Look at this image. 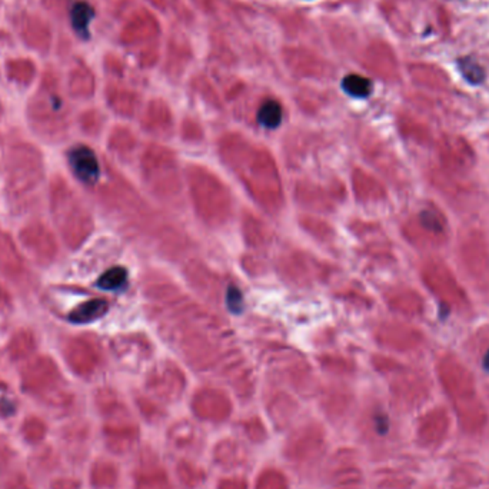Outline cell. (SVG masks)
<instances>
[{"instance_id": "6da1fadb", "label": "cell", "mask_w": 489, "mask_h": 489, "mask_svg": "<svg viewBox=\"0 0 489 489\" xmlns=\"http://www.w3.org/2000/svg\"><path fill=\"white\" fill-rule=\"evenodd\" d=\"M69 162L76 176L85 183H95L99 177V163L92 149L86 146H78L71 151Z\"/></svg>"}, {"instance_id": "8992f818", "label": "cell", "mask_w": 489, "mask_h": 489, "mask_svg": "<svg viewBox=\"0 0 489 489\" xmlns=\"http://www.w3.org/2000/svg\"><path fill=\"white\" fill-rule=\"evenodd\" d=\"M128 272L125 268L114 266L106 271L98 281V286L105 290H117L126 285Z\"/></svg>"}, {"instance_id": "3957f363", "label": "cell", "mask_w": 489, "mask_h": 489, "mask_svg": "<svg viewBox=\"0 0 489 489\" xmlns=\"http://www.w3.org/2000/svg\"><path fill=\"white\" fill-rule=\"evenodd\" d=\"M93 18H95V11L86 2L75 4L72 11H71L72 26L78 32V35H81L83 37L89 36V26H90V22Z\"/></svg>"}, {"instance_id": "277c9868", "label": "cell", "mask_w": 489, "mask_h": 489, "mask_svg": "<svg viewBox=\"0 0 489 489\" xmlns=\"http://www.w3.org/2000/svg\"><path fill=\"white\" fill-rule=\"evenodd\" d=\"M258 122L269 129H275L281 125L282 122V107L278 102L275 100H268L265 102L259 112H258Z\"/></svg>"}, {"instance_id": "7a4b0ae2", "label": "cell", "mask_w": 489, "mask_h": 489, "mask_svg": "<svg viewBox=\"0 0 489 489\" xmlns=\"http://www.w3.org/2000/svg\"><path fill=\"white\" fill-rule=\"evenodd\" d=\"M107 308V302L105 299H92L79 305L76 310H73L69 315V319L73 324H88L103 317Z\"/></svg>"}, {"instance_id": "ba28073f", "label": "cell", "mask_w": 489, "mask_h": 489, "mask_svg": "<svg viewBox=\"0 0 489 489\" xmlns=\"http://www.w3.org/2000/svg\"><path fill=\"white\" fill-rule=\"evenodd\" d=\"M242 293L239 292V289L236 286H230L229 290H228V307L232 312L235 314H239L243 308V303H242Z\"/></svg>"}, {"instance_id": "5b68a950", "label": "cell", "mask_w": 489, "mask_h": 489, "mask_svg": "<svg viewBox=\"0 0 489 489\" xmlns=\"http://www.w3.org/2000/svg\"><path fill=\"white\" fill-rule=\"evenodd\" d=\"M458 69L464 79L471 85H481L485 81V71L473 57H461L458 60Z\"/></svg>"}, {"instance_id": "9c48e42d", "label": "cell", "mask_w": 489, "mask_h": 489, "mask_svg": "<svg viewBox=\"0 0 489 489\" xmlns=\"http://www.w3.org/2000/svg\"><path fill=\"white\" fill-rule=\"evenodd\" d=\"M483 370H485L486 372H489V349H488L486 355L483 356Z\"/></svg>"}, {"instance_id": "52a82bcc", "label": "cell", "mask_w": 489, "mask_h": 489, "mask_svg": "<svg viewBox=\"0 0 489 489\" xmlns=\"http://www.w3.org/2000/svg\"><path fill=\"white\" fill-rule=\"evenodd\" d=\"M342 88L353 98H366L372 92V82L359 75H348L342 82Z\"/></svg>"}]
</instances>
